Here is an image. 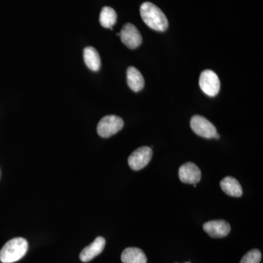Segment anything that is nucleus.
I'll return each mask as SVG.
<instances>
[{
    "instance_id": "nucleus-1",
    "label": "nucleus",
    "mask_w": 263,
    "mask_h": 263,
    "mask_svg": "<svg viewBox=\"0 0 263 263\" xmlns=\"http://www.w3.org/2000/svg\"><path fill=\"white\" fill-rule=\"evenodd\" d=\"M141 18L143 22L151 29L159 32H164L168 27L167 17L155 4L152 3H144L140 8Z\"/></svg>"
},
{
    "instance_id": "nucleus-2",
    "label": "nucleus",
    "mask_w": 263,
    "mask_h": 263,
    "mask_svg": "<svg viewBox=\"0 0 263 263\" xmlns=\"http://www.w3.org/2000/svg\"><path fill=\"white\" fill-rule=\"evenodd\" d=\"M28 250V242L23 238H15L5 243L0 251V261L13 263L22 258Z\"/></svg>"
},
{
    "instance_id": "nucleus-3",
    "label": "nucleus",
    "mask_w": 263,
    "mask_h": 263,
    "mask_svg": "<svg viewBox=\"0 0 263 263\" xmlns=\"http://www.w3.org/2000/svg\"><path fill=\"white\" fill-rule=\"evenodd\" d=\"M124 127L122 118L115 115L105 116L98 123L97 131L99 136L106 138L119 133Z\"/></svg>"
},
{
    "instance_id": "nucleus-4",
    "label": "nucleus",
    "mask_w": 263,
    "mask_h": 263,
    "mask_svg": "<svg viewBox=\"0 0 263 263\" xmlns=\"http://www.w3.org/2000/svg\"><path fill=\"white\" fill-rule=\"evenodd\" d=\"M199 84L202 91L210 97L216 96L220 90L219 77L214 71L211 70H205L202 72Z\"/></svg>"
},
{
    "instance_id": "nucleus-5",
    "label": "nucleus",
    "mask_w": 263,
    "mask_h": 263,
    "mask_svg": "<svg viewBox=\"0 0 263 263\" xmlns=\"http://www.w3.org/2000/svg\"><path fill=\"white\" fill-rule=\"evenodd\" d=\"M190 126L195 134L208 139L214 138L217 133L215 126L202 116H194L190 121Z\"/></svg>"
},
{
    "instance_id": "nucleus-6",
    "label": "nucleus",
    "mask_w": 263,
    "mask_h": 263,
    "mask_svg": "<svg viewBox=\"0 0 263 263\" xmlns=\"http://www.w3.org/2000/svg\"><path fill=\"white\" fill-rule=\"evenodd\" d=\"M153 152L148 146H142L134 151L128 158V164L133 171H140L146 167L152 160Z\"/></svg>"
},
{
    "instance_id": "nucleus-7",
    "label": "nucleus",
    "mask_w": 263,
    "mask_h": 263,
    "mask_svg": "<svg viewBox=\"0 0 263 263\" xmlns=\"http://www.w3.org/2000/svg\"><path fill=\"white\" fill-rule=\"evenodd\" d=\"M119 34L122 43L131 49L139 47L143 41L139 30L137 29L136 26L130 23L126 24L122 27Z\"/></svg>"
},
{
    "instance_id": "nucleus-8",
    "label": "nucleus",
    "mask_w": 263,
    "mask_h": 263,
    "mask_svg": "<svg viewBox=\"0 0 263 263\" xmlns=\"http://www.w3.org/2000/svg\"><path fill=\"white\" fill-rule=\"evenodd\" d=\"M179 176L183 183L196 184L201 179V171L193 162H186L180 167Z\"/></svg>"
},
{
    "instance_id": "nucleus-9",
    "label": "nucleus",
    "mask_w": 263,
    "mask_h": 263,
    "mask_svg": "<svg viewBox=\"0 0 263 263\" xmlns=\"http://www.w3.org/2000/svg\"><path fill=\"white\" fill-rule=\"evenodd\" d=\"M203 230L212 238H221L229 234L231 228L228 221L213 220L205 222L203 224Z\"/></svg>"
},
{
    "instance_id": "nucleus-10",
    "label": "nucleus",
    "mask_w": 263,
    "mask_h": 263,
    "mask_svg": "<svg viewBox=\"0 0 263 263\" xmlns=\"http://www.w3.org/2000/svg\"><path fill=\"white\" fill-rule=\"evenodd\" d=\"M105 246V238L101 236L98 237L93 243L83 249L80 254L81 260L84 262H89L103 252Z\"/></svg>"
},
{
    "instance_id": "nucleus-11",
    "label": "nucleus",
    "mask_w": 263,
    "mask_h": 263,
    "mask_svg": "<svg viewBox=\"0 0 263 263\" xmlns=\"http://www.w3.org/2000/svg\"><path fill=\"white\" fill-rule=\"evenodd\" d=\"M221 190L231 197H239L243 195V190L238 180L232 176H227L220 182Z\"/></svg>"
},
{
    "instance_id": "nucleus-12",
    "label": "nucleus",
    "mask_w": 263,
    "mask_h": 263,
    "mask_svg": "<svg viewBox=\"0 0 263 263\" xmlns=\"http://www.w3.org/2000/svg\"><path fill=\"white\" fill-rule=\"evenodd\" d=\"M127 81L129 87L136 92L141 91L144 87V79L141 72L136 67H129L127 69Z\"/></svg>"
},
{
    "instance_id": "nucleus-13",
    "label": "nucleus",
    "mask_w": 263,
    "mask_h": 263,
    "mask_svg": "<svg viewBox=\"0 0 263 263\" xmlns=\"http://www.w3.org/2000/svg\"><path fill=\"white\" fill-rule=\"evenodd\" d=\"M123 263H147V257L141 249L129 247L124 249L121 257Z\"/></svg>"
},
{
    "instance_id": "nucleus-14",
    "label": "nucleus",
    "mask_w": 263,
    "mask_h": 263,
    "mask_svg": "<svg viewBox=\"0 0 263 263\" xmlns=\"http://www.w3.org/2000/svg\"><path fill=\"white\" fill-rule=\"evenodd\" d=\"M85 64L89 70L98 71L101 67V60L98 51L94 47L88 46L84 50Z\"/></svg>"
},
{
    "instance_id": "nucleus-15",
    "label": "nucleus",
    "mask_w": 263,
    "mask_h": 263,
    "mask_svg": "<svg viewBox=\"0 0 263 263\" xmlns=\"http://www.w3.org/2000/svg\"><path fill=\"white\" fill-rule=\"evenodd\" d=\"M117 20V14L115 10L110 7H104L100 15V24L104 28L112 29Z\"/></svg>"
},
{
    "instance_id": "nucleus-16",
    "label": "nucleus",
    "mask_w": 263,
    "mask_h": 263,
    "mask_svg": "<svg viewBox=\"0 0 263 263\" xmlns=\"http://www.w3.org/2000/svg\"><path fill=\"white\" fill-rule=\"evenodd\" d=\"M261 258L262 254L258 249H252L242 257L240 263H259Z\"/></svg>"
},
{
    "instance_id": "nucleus-17",
    "label": "nucleus",
    "mask_w": 263,
    "mask_h": 263,
    "mask_svg": "<svg viewBox=\"0 0 263 263\" xmlns=\"http://www.w3.org/2000/svg\"><path fill=\"white\" fill-rule=\"evenodd\" d=\"M219 138H220V136H219V135L218 134V133H216L214 138H215V139H219Z\"/></svg>"
},
{
    "instance_id": "nucleus-18",
    "label": "nucleus",
    "mask_w": 263,
    "mask_h": 263,
    "mask_svg": "<svg viewBox=\"0 0 263 263\" xmlns=\"http://www.w3.org/2000/svg\"><path fill=\"white\" fill-rule=\"evenodd\" d=\"M185 263H190V262H185Z\"/></svg>"
}]
</instances>
